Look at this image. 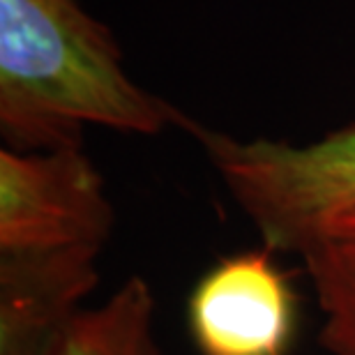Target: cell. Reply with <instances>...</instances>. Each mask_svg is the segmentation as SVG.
Listing matches in <instances>:
<instances>
[{"mask_svg": "<svg viewBox=\"0 0 355 355\" xmlns=\"http://www.w3.org/2000/svg\"><path fill=\"white\" fill-rule=\"evenodd\" d=\"M189 332L201 355H286L295 335V293L268 252L229 257L189 297Z\"/></svg>", "mask_w": 355, "mask_h": 355, "instance_id": "obj_4", "label": "cell"}, {"mask_svg": "<svg viewBox=\"0 0 355 355\" xmlns=\"http://www.w3.org/2000/svg\"><path fill=\"white\" fill-rule=\"evenodd\" d=\"M238 187L261 236L277 250H295L323 219L355 205V125L304 146L250 141Z\"/></svg>", "mask_w": 355, "mask_h": 355, "instance_id": "obj_3", "label": "cell"}, {"mask_svg": "<svg viewBox=\"0 0 355 355\" xmlns=\"http://www.w3.org/2000/svg\"><path fill=\"white\" fill-rule=\"evenodd\" d=\"M90 252L0 257V355H44L99 279Z\"/></svg>", "mask_w": 355, "mask_h": 355, "instance_id": "obj_5", "label": "cell"}, {"mask_svg": "<svg viewBox=\"0 0 355 355\" xmlns=\"http://www.w3.org/2000/svg\"><path fill=\"white\" fill-rule=\"evenodd\" d=\"M113 222L104 180L83 146L0 150V257L102 254Z\"/></svg>", "mask_w": 355, "mask_h": 355, "instance_id": "obj_2", "label": "cell"}, {"mask_svg": "<svg viewBox=\"0 0 355 355\" xmlns=\"http://www.w3.org/2000/svg\"><path fill=\"white\" fill-rule=\"evenodd\" d=\"M44 355H166L155 335L150 284L130 277L102 304L79 309Z\"/></svg>", "mask_w": 355, "mask_h": 355, "instance_id": "obj_7", "label": "cell"}, {"mask_svg": "<svg viewBox=\"0 0 355 355\" xmlns=\"http://www.w3.org/2000/svg\"><path fill=\"white\" fill-rule=\"evenodd\" d=\"M295 254L323 314L318 342L330 355H355V205L323 219Z\"/></svg>", "mask_w": 355, "mask_h": 355, "instance_id": "obj_6", "label": "cell"}, {"mask_svg": "<svg viewBox=\"0 0 355 355\" xmlns=\"http://www.w3.org/2000/svg\"><path fill=\"white\" fill-rule=\"evenodd\" d=\"M157 137L187 118L134 83L79 0H0V130L12 150L83 146V127Z\"/></svg>", "mask_w": 355, "mask_h": 355, "instance_id": "obj_1", "label": "cell"}]
</instances>
